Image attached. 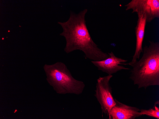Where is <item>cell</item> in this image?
I'll return each instance as SVG.
<instances>
[{"label": "cell", "mask_w": 159, "mask_h": 119, "mask_svg": "<svg viewBox=\"0 0 159 119\" xmlns=\"http://www.w3.org/2000/svg\"><path fill=\"white\" fill-rule=\"evenodd\" d=\"M85 9L76 14L70 11L66 21L58 22L63 29L60 35L65 37L66 44L64 50L67 53L79 50L83 52L85 57L91 61H99L109 57L94 41L87 29L85 19L88 11Z\"/></svg>", "instance_id": "cell-1"}, {"label": "cell", "mask_w": 159, "mask_h": 119, "mask_svg": "<svg viewBox=\"0 0 159 119\" xmlns=\"http://www.w3.org/2000/svg\"><path fill=\"white\" fill-rule=\"evenodd\" d=\"M141 58L132 67L129 78L139 89L159 85V43L149 41Z\"/></svg>", "instance_id": "cell-2"}, {"label": "cell", "mask_w": 159, "mask_h": 119, "mask_svg": "<svg viewBox=\"0 0 159 119\" xmlns=\"http://www.w3.org/2000/svg\"><path fill=\"white\" fill-rule=\"evenodd\" d=\"M44 68L49 81L55 86L66 89L69 92L76 94L82 92L84 83L74 78L63 62H58L52 65H45Z\"/></svg>", "instance_id": "cell-3"}, {"label": "cell", "mask_w": 159, "mask_h": 119, "mask_svg": "<svg viewBox=\"0 0 159 119\" xmlns=\"http://www.w3.org/2000/svg\"><path fill=\"white\" fill-rule=\"evenodd\" d=\"M112 75L99 76L97 79L94 96L100 104L102 115L104 114L109 118V113L116 102L112 95V88L109 83Z\"/></svg>", "instance_id": "cell-4"}, {"label": "cell", "mask_w": 159, "mask_h": 119, "mask_svg": "<svg viewBox=\"0 0 159 119\" xmlns=\"http://www.w3.org/2000/svg\"><path fill=\"white\" fill-rule=\"evenodd\" d=\"M124 6L126 10H132V13L145 14L147 22L159 18V0H132Z\"/></svg>", "instance_id": "cell-5"}, {"label": "cell", "mask_w": 159, "mask_h": 119, "mask_svg": "<svg viewBox=\"0 0 159 119\" xmlns=\"http://www.w3.org/2000/svg\"><path fill=\"white\" fill-rule=\"evenodd\" d=\"M109 57L103 60L99 61H91V63L98 69L108 75H112L122 70H129V68L126 67L122 65H128L126 63V60L118 57L111 52H108Z\"/></svg>", "instance_id": "cell-6"}, {"label": "cell", "mask_w": 159, "mask_h": 119, "mask_svg": "<svg viewBox=\"0 0 159 119\" xmlns=\"http://www.w3.org/2000/svg\"><path fill=\"white\" fill-rule=\"evenodd\" d=\"M116 104L111 109L109 119H134L142 116L140 109L128 105L114 98Z\"/></svg>", "instance_id": "cell-7"}, {"label": "cell", "mask_w": 159, "mask_h": 119, "mask_svg": "<svg viewBox=\"0 0 159 119\" xmlns=\"http://www.w3.org/2000/svg\"><path fill=\"white\" fill-rule=\"evenodd\" d=\"M138 19L135 28L136 36V45L134 53L131 61L128 65L132 67L139 59L140 54L143 52L142 44L146 24V17L145 14L137 13Z\"/></svg>", "instance_id": "cell-8"}, {"label": "cell", "mask_w": 159, "mask_h": 119, "mask_svg": "<svg viewBox=\"0 0 159 119\" xmlns=\"http://www.w3.org/2000/svg\"><path fill=\"white\" fill-rule=\"evenodd\" d=\"M159 101L157 100L155 102L152 108L148 109H140V112L143 115H146L149 117L159 119Z\"/></svg>", "instance_id": "cell-9"}, {"label": "cell", "mask_w": 159, "mask_h": 119, "mask_svg": "<svg viewBox=\"0 0 159 119\" xmlns=\"http://www.w3.org/2000/svg\"><path fill=\"white\" fill-rule=\"evenodd\" d=\"M8 32H10V31H9H9H8Z\"/></svg>", "instance_id": "cell-10"}, {"label": "cell", "mask_w": 159, "mask_h": 119, "mask_svg": "<svg viewBox=\"0 0 159 119\" xmlns=\"http://www.w3.org/2000/svg\"><path fill=\"white\" fill-rule=\"evenodd\" d=\"M2 39H4V38H2Z\"/></svg>", "instance_id": "cell-11"}, {"label": "cell", "mask_w": 159, "mask_h": 119, "mask_svg": "<svg viewBox=\"0 0 159 119\" xmlns=\"http://www.w3.org/2000/svg\"><path fill=\"white\" fill-rule=\"evenodd\" d=\"M20 26V27H21V26Z\"/></svg>", "instance_id": "cell-12"}]
</instances>
